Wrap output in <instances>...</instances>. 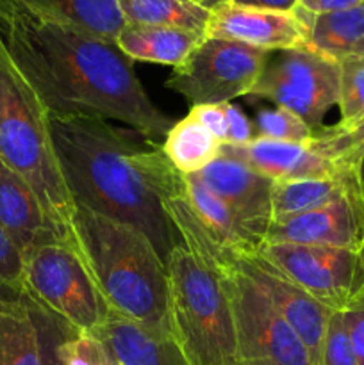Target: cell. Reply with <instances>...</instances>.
Wrapping results in <instances>:
<instances>
[{
  "instance_id": "cell-1",
  "label": "cell",
  "mask_w": 364,
  "mask_h": 365,
  "mask_svg": "<svg viewBox=\"0 0 364 365\" xmlns=\"http://www.w3.org/2000/svg\"><path fill=\"white\" fill-rule=\"evenodd\" d=\"M0 36L49 116H98L128 125L148 143L173 121L150 100L116 45L61 20L31 0H0Z\"/></svg>"
},
{
  "instance_id": "cell-2",
  "label": "cell",
  "mask_w": 364,
  "mask_h": 365,
  "mask_svg": "<svg viewBox=\"0 0 364 365\" xmlns=\"http://www.w3.org/2000/svg\"><path fill=\"white\" fill-rule=\"evenodd\" d=\"M54 146L77 205L138 228L166 262L182 245L153 185L156 146L143 148L128 132L98 116H50Z\"/></svg>"
},
{
  "instance_id": "cell-3",
  "label": "cell",
  "mask_w": 364,
  "mask_h": 365,
  "mask_svg": "<svg viewBox=\"0 0 364 365\" xmlns=\"http://www.w3.org/2000/svg\"><path fill=\"white\" fill-rule=\"evenodd\" d=\"M70 245L111 312L170 335L168 267L143 232L75 203Z\"/></svg>"
},
{
  "instance_id": "cell-4",
  "label": "cell",
  "mask_w": 364,
  "mask_h": 365,
  "mask_svg": "<svg viewBox=\"0 0 364 365\" xmlns=\"http://www.w3.org/2000/svg\"><path fill=\"white\" fill-rule=\"evenodd\" d=\"M0 160L38 196L57 237L70 242L75 202L66 187L50 116L0 36Z\"/></svg>"
},
{
  "instance_id": "cell-5",
  "label": "cell",
  "mask_w": 364,
  "mask_h": 365,
  "mask_svg": "<svg viewBox=\"0 0 364 365\" xmlns=\"http://www.w3.org/2000/svg\"><path fill=\"white\" fill-rule=\"evenodd\" d=\"M170 337L188 365H239L231 302L220 278L178 245L166 260Z\"/></svg>"
},
{
  "instance_id": "cell-6",
  "label": "cell",
  "mask_w": 364,
  "mask_h": 365,
  "mask_svg": "<svg viewBox=\"0 0 364 365\" xmlns=\"http://www.w3.org/2000/svg\"><path fill=\"white\" fill-rule=\"evenodd\" d=\"M21 296L75 334H95L109 314L77 250L61 239L24 253Z\"/></svg>"
},
{
  "instance_id": "cell-7",
  "label": "cell",
  "mask_w": 364,
  "mask_h": 365,
  "mask_svg": "<svg viewBox=\"0 0 364 365\" xmlns=\"http://www.w3.org/2000/svg\"><path fill=\"white\" fill-rule=\"evenodd\" d=\"M228 250L213 271L223 284L234 317L239 365H314L302 339L285 323L271 299L239 273Z\"/></svg>"
},
{
  "instance_id": "cell-8",
  "label": "cell",
  "mask_w": 364,
  "mask_h": 365,
  "mask_svg": "<svg viewBox=\"0 0 364 365\" xmlns=\"http://www.w3.org/2000/svg\"><path fill=\"white\" fill-rule=\"evenodd\" d=\"M248 96L296 114L316 132L338 106L339 63L309 46L273 50Z\"/></svg>"
},
{
  "instance_id": "cell-9",
  "label": "cell",
  "mask_w": 364,
  "mask_h": 365,
  "mask_svg": "<svg viewBox=\"0 0 364 365\" xmlns=\"http://www.w3.org/2000/svg\"><path fill=\"white\" fill-rule=\"evenodd\" d=\"M266 59L268 50L231 39L203 38L173 68L166 88L184 96L189 107L228 103L238 96H248Z\"/></svg>"
},
{
  "instance_id": "cell-10",
  "label": "cell",
  "mask_w": 364,
  "mask_h": 365,
  "mask_svg": "<svg viewBox=\"0 0 364 365\" xmlns=\"http://www.w3.org/2000/svg\"><path fill=\"white\" fill-rule=\"evenodd\" d=\"M257 252L334 312L346 310L364 291L363 250L264 242Z\"/></svg>"
},
{
  "instance_id": "cell-11",
  "label": "cell",
  "mask_w": 364,
  "mask_h": 365,
  "mask_svg": "<svg viewBox=\"0 0 364 365\" xmlns=\"http://www.w3.org/2000/svg\"><path fill=\"white\" fill-rule=\"evenodd\" d=\"M232 264L271 299L285 323L302 339L314 365H320L328 321L334 310L307 294L259 252H234Z\"/></svg>"
},
{
  "instance_id": "cell-12",
  "label": "cell",
  "mask_w": 364,
  "mask_h": 365,
  "mask_svg": "<svg viewBox=\"0 0 364 365\" xmlns=\"http://www.w3.org/2000/svg\"><path fill=\"white\" fill-rule=\"evenodd\" d=\"M264 242L363 250L364 196L359 182L345 196L328 205L273 220Z\"/></svg>"
},
{
  "instance_id": "cell-13",
  "label": "cell",
  "mask_w": 364,
  "mask_h": 365,
  "mask_svg": "<svg viewBox=\"0 0 364 365\" xmlns=\"http://www.w3.org/2000/svg\"><path fill=\"white\" fill-rule=\"evenodd\" d=\"M206 38L231 39L273 52L305 46V27L295 13H277L223 2L211 7Z\"/></svg>"
},
{
  "instance_id": "cell-14",
  "label": "cell",
  "mask_w": 364,
  "mask_h": 365,
  "mask_svg": "<svg viewBox=\"0 0 364 365\" xmlns=\"http://www.w3.org/2000/svg\"><path fill=\"white\" fill-rule=\"evenodd\" d=\"M198 175L203 184L220 196L243 223L261 239L266 241L268 228L273 221L271 192L273 180L257 173L245 163L220 153L206 170Z\"/></svg>"
},
{
  "instance_id": "cell-15",
  "label": "cell",
  "mask_w": 364,
  "mask_h": 365,
  "mask_svg": "<svg viewBox=\"0 0 364 365\" xmlns=\"http://www.w3.org/2000/svg\"><path fill=\"white\" fill-rule=\"evenodd\" d=\"M225 155L238 159L273 182L300 178H332L346 173L320 155L309 143H284L256 138L248 145H221Z\"/></svg>"
},
{
  "instance_id": "cell-16",
  "label": "cell",
  "mask_w": 364,
  "mask_h": 365,
  "mask_svg": "<svg viewBox=\"0 0 364 365\" xmlns=\"http://www.w3.org/2000/svg\"><path fill=\"white\" fill-rule=\"evenodd\" d=\"M0 223L24 255L41 242L59 239L31 185L0 160Z\"/></svg>"
},
{
  "instance_id": "cell-17",
  "label": "cell",
  "mask_w": 364,
  "mask_h": 365,
  "mask_svg": "<svg viewBox=\"0 0 364 365\" xmlns=\"http://www.w3.org/2000/svg\"><path fill=\"white\" fill-rule=\"evenodd\" d=\"M93 335L121 365H188L170 335L146 330L111 310Z\"/></svg>"
},
{
  "instance_id": "cell-18",
  "label": "cell",
  "mask_w": 364,
  "mask_h": 365,
  "mask_svg": "<svg viewBox=\"0 0 364 365\" xmlns=\"http://www.w3.org/2000/svg\"><path fill=\"white\" fill-rule=\"evenodd\" d=\"M295 14L305 27V46L335 63L364 57V2L323 14H310L296 7Z\"/></svg>"
},
{
  "instance_id": "cell-19",
  "label": "cell",
  "mask_w": 364,
  "mask_h": 365,
  "mask_svg": "<svg viewBox=\"0 0 364 365\" xmlns=\"http://www.w3.org/2000/svg\"><path fill=\"white\" fill-rule=\"evenodd\" d=\"M206 38L198 32L157 25L125 24L116 38V46L131 61L178 66Z\"/></svg>"
},
{
  "instance_id": "cell-20",
  "label": "cell",
  "mask_w": 364,
  "mask_h": 365,
  "mask_svg": "<svg viewBox=\"0 0 364 365\" xmlns=\"http://www.w3.org/2000/svg\"><path fill=\"white\" fill-rule=\"evenodd\" d=\"M184 184L196 216L221 245L236 252H257L264 245L241 217L203 184L198 175H184Z\"/></svg>"
},
{
  "instance_id": "cell-21",
  "label": "cell",
  "mask_w": 364,
  "mask_h": 365,
  "mask_svg": "<svg viewBox=\"0 0 364 365\" xmlns=\"http://www.w3.org/2000/svg\"><path fill=\"white\" fill-rule=\"evenodd\" d=\"M359 182L357 170L332 178H300L275 182L271 192L273 220L309 212L335 202Z\"/></svg>"
},
{
  "instance_id": "cell-22",
  "label": "cell",
  "mask_w": 364,
  "mask_h": 365,
  "mask_svg": "<svg viewBox=\"0 0 364 365\" xmlns=\"http://www.w3.org/2000/svg\"><path fill=\"white\" fill-rule=\"evenodd\" d=\"M0 365H41L38 324L25 298L0 303Z\"/></svg>"
},
{
  "instance_id": "cell-23",
  "label": "cell",
  "mask_w": 364,
  "mask_h": 365,
  "mask_svg": "<svg viewBox=\"0 0 364 365\" xmlns=\"http://www.w3.org/2000/svg\"><path fill=\"white\" fill-rule=\"evenodd\" d=\"M161 150L182 175L200 173L221 152V143L193 116L182 118L164 135Z\"/></svg>"
},
{
  "instance_id": "cell-24",
  "label": "cell",
  "mask_w": 364,
  "mask_h": 365,
  "mask_svg": "<svg viewBox=\"0 0 364 365\" xmlns=\"http://www.w3.org/2000/svg\"><path fill=\"white\" fill-rule=\"evenodd\" d=\"M128 24L157 25L206 36L211 9L193 0H118Z\"/></svg>"
},
{
  "instance_id": "cell-25",
  "label": "cell",
  "mask_w": 364,
  "mask_h": 365,
  "mask_svg": "<svg viewBox=\"0 0 364 365\" xmlns=\"http://www.w3.org/2000/svg\"><path fill=\"white\" fill-rule=\"evenodd\" d=\"M31 2L113 45H116L118 34L127 24L118 0H31Z\"/></svg>"
},
{
  "instance_id": "cell-26",
  "label": "cell",
  "mask_w": 364,
  "mask_h": 365,
  "mask_svg": "<svg viewBox=\"0 0 364 365\" xmlns=\"http://www.w3.org/2000/svg\"><path fill=\"white\" fill-rule=\"evenodd\" d=\"M310 148L330 159L341 171H353L364 155V118L353 125L323 127L313 132Z\"/></svg>"
},
{
  "instance_id": "cell-27",
  "label": "cell",
  "mask_w": 364,
  "mask_h": 365,
  "mask_svg": "<svg viewBox=\"0 0 364 365\" xmlns=\"http://www.w3.org/2000/svg\"><path fill=\"white\" fill-rule=\"evenodd\" d=\"M339 125H353L364 118V57L339 61Z\"/></svg>"
},
{
  "instance_id": "cell-28",
  "label": "cell",
  "mask_w": 364,
  "mask_h": 365,
  "mask_svg": "<svg viewBox=\"0 0 364 365\" xmlns=\"http://www.w3.org/2000/svg\"><path fill=\"white\" fill-rule=\"evenodd\" d=\"M256 138L284 143H309L313 130L296 114L282 107H264L253 120Z\"/></svg>"
},
{
  "instance_id": "cell-29",
  "label": "cell",
  "mask_w": 364,
  "mask_h": 365,
  "mask_svg": "<svg viewBox=\"0 0 364 365\" xmlns=\"http://www.w3.org/2000/svg\"><path fill=\"white\" fill-rule=\"evenodd\" d=\"M59 356L64 365H111V353L93 334L68 331L59 344Z\"/></svg>"
},
{
  "instance_id": "cell-30",
  "label": "cell",
  "mask_w": 364,
  "mask_h": 365,
  "mask_svg": "<svg viewBox=\"0 0 364 365\" xmlns=\"http://www.w3.org/2000/svg\"><path fill=\"white\" fill-rule=\"evenodd\" d=\"M320 365H357L355 351L343 312H334L328 321Z\"/></svg>"
},
{
  "instance_id": "cell-31",
  "label": "cell",
  "mask_w": 364,
  "mask_h": 365,
  "mask_svg": "<svg viewBox=\"0 0 364 365\" xmlns=\"http://www.w3.org/2000/svg\"><path fill=\"white\" fill-rule=\"evenodd\" d=\"M29 307H31L36 324H38L39 344H41V365H64L59 356V344L64 335L71 330L61 321L54 319V317L46 316L45 312L32 307L31 303H29Z\"/></svg>"
},
{
  "instance_id": "cell-32",
  "label": "cell",
  "mask_w": 364,
  "mask_h": 365,
  "mask_svg": "<svg viewBox=\"0 0 364 365\" xmlns=\"http://www.w3.org/2000/svg\"><path fill=\"white\" fill-rule=\"evenodd\" d=\"M0 284L21 294L24 291V255L0 223Z\"/></svg>"
},
{
  "instance_id": "cell-33",
  "label": "cell",
  "mask_w": 364,
  "mask_h": 365,
  "mask_svg": "<svg viewBox=\"0 0 364 365\" xmlns=\"http://www.w3.org/2000/svg\"><path fill=\"white\" fill-rule=\"evenodd\" d=\"M189 116H193L202 127H206L221 145L227 143L228 121L225 103H218V106H195L189 109Z\"/></svg>"
},
{
  "instance_id": "cell-34",
  "label": "cell",
  "mask_w": 364,
  "mask_h": 365,
  "mask_svg": "<svg viewBox=\"0 0 364 365\" xmlns=\"http://www.w3.org/2000/svg\"><path fill=\"white\" fill-rule=\"evenodd\" d=\"M353 351H355L357 365H364V291L343 310Z\"/></svg>"
},
{
  "instance_id": "cell-35",
  "label": "cell",
  "mask_w": 364,
  "mask_h": 365,
  "mask_svg": "<svg viewBox=\"0 0 364 365\" xmlns=\"http://www.w3.org/2000/svg\"><path fill=\"white\" fill-rule=\"evenodd\" d=\"M225 110H227V121H228V135L225 145L243 146V145H248L250 141H253V139H256L253 121H250L248 116H246L239 107L232 106L231 102L225 103Z\"/></svg>"
},
{
  "instance_id": "cell-36",
  "label": "cell",
  "mask_w": 364,
  "mask_h": 365,
  "mask_svg": "<svg viewBox=\"0 0 364 365\" xmlns=\"http://www.w3.org/2000/svg\"><path fill=\"white\" fill-rule=\"evenodd\" d=\"M364 0H300V9L307 11L310 14L334 13V11L350 9L353 6H359Z\"/></svg>"
},
{
  "instance_id": "cell-37",
  "label": "cell",
  "mask_w": 364,
  "mask_h": 365,
  "mask_svg": "<svg viewBox=\"0 0 364 365\" xmlns=\"http://www.w3.org/2000/svg\"><path fill=\"white\" fill-rule=\"evenodd\" d=\"M236 6L253 7L263 11H277V13H295L300 0H231Z\"/></svg>"
},
{
  "instance_id": "cell-38",
  "label": "cell",
  "mask_w": 364,
  "mask_h": 365,
  "mask_svg": "<svg viewBox=\"0 0 364 365\" xmlns=\"http://www.w3.org/2000/svg\"><path fill=\"white\" fill-rule=\"evenodd\" d=\"M24 298L21 294H18L16 291H13V289H9L7 285L0 284V303L2 302H9V299H20Z\"/></svg>"
},
{
  "instance_id": "cell-39",
  "label": "cell",
  "mask_w": 364,
  "mask_h": 365,
  "mask_svg": "<svg viewBox=\"0 0 364 365\" xmlns=\"http://www.w3.org/2000/svg\"><path fill=\"white\" fill-rule=\"evenodd\" d=\"M357 178H359L360 191H363V196H364V155H363V159H360L359 166H357Z\"/></svg>"
},
{
  "instance_id": "cell-40",
  "label": "cell",
  "mask_w": 364,
  "mask_h": 365,
  "mask_svg": "<svg viewBox=\"0 0 364 365\" xmlns=\"http://www.w3.org/2000/svg\"><path fill=\"white\" fill-rule=\"evenodd\" d=\"M223 2H231V0H206V7H214L218 6V4H223Z\"/></svg>"
},
{
  "instance_id": "cell-41",
  "label": "cell",
  "mask_w": 364,
  "mask_h": 365,
  "mask_svg": "<svg viewBox=\"0 0 364 365\" xmlns=\"http://www.w3.org/2000/svg\"><path fill=\"white\" fill-rule=\"evenodd\" d=\"M111 353V351H109ZM111 365H121L120 362H118V360L116 359H114V356L113 355H111Z\"/></svg>"
},
{
  "instance_id": "cell-42",
  "label": "cell",
  "mask_w": 364,
  "mask_h": 365,
  "mask_svg": "<svg viewBox=\"0 0 364 365\" xmlns=\"http://www.w3.org/2000/svg\"><path fill=\"white\" fill-rule=\"evenodd\" d=\"M193 2H198V4H203V6H206V0H193Z\"/></svg>"
},
{
  "instance_id": "cell-43",
  "label": "cell",
  "mask_w": 364,
  "mask_h": 365,
  "mask_svg": "<svg viewBox=\"0 0 364 365\" xmlns=\"http://www.w3.org/2000/svg\"><path fill=\"white\" fill-rule=\"evenodd\" d=\"M363 259H364V246H363Z\"/></svg>"
}]
</instances>
